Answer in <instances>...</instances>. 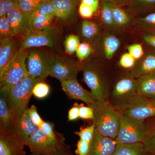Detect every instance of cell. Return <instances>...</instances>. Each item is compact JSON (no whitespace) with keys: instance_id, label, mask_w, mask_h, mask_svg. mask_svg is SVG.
<instances>
[{"instance_id":"cell-1","label":"cell","mask_w":155,"mask_h":155,"mask_svg":"<svg viewBox=\"0 0 155 155\" xmlns=\"http://www.w3.org/2000/svg\"><path fill=\"white\" fill-rule=\"evenodd\" d=\"M93 108L94 119L93 123L95 130L101 135L116 139L120 127L122 113L113 107L108 101H97L90 106Z\"/></svg>"},{"instance_id":"cell-2","label":"cell","mask_w":155,"mask_h":155,"mask_svg":"<svg viewBox=\"0 0 155 155\" xmlns=\"http://www.w3.org/2000/svg\"><path fill=\"white\" fill-rule=\"evenodd\" d=\"M83 80L97 101H108L112 86L105 71L100 64L88 61L81 66Z\"/></svg>"},{"instance_id":"cell-3","label":"cell","mask_w":155,"mask_h":155,"mask_svg":"<svg viewBox=\"0 0 155 155\" xmlns=\"http://www.w3.org/2000/svg\"><path fill=\"white\" fill-rule=\"evenodd\" d=\"M137 79L130 72L119 78L111 88L108 101L123 113L138 96L137 91Z\"/></svg>"},{"instance_id":"cell-4","label":"cell","mask_w":155,"mask_h":155,"mask_svg":"<svg viewBox=\"0 0 155 155\" xmlns=\"http://www.w3.org/2000/svg\"><path fill=\"white\" fill-rule=\"evenodd\" d=\"M44 80L28 75L11 89L8 96L9 106L14 121L28 109V102L35 84Z\"/></svg>"},{"instance_id":"cell-5","label":"cell","mask_w":155,"mask_h":155,"mask_svg":"<svg viewBox=\"0 0 155 155\" xmlns=\"http://www.w3.org/2000/svg\"><path fill=\"white\" fill-rule=\"evenodd\" d=\"M29 49H19L17 55L0 77V92L8 95L11 89L28 76L26 60Z\"/></svg>"},{"instance_id":"cell-6","label":"cell","mask_w":155,"mask_h":155,"mask_svg":"<svg viewBox=\"0 0 155 155\" xmlns=\"http://www.w3.org/2000/svg\"><path fill=\"white\" fill-rule=\"evenodd\" d=\"M147 120L133 118L122 113L120 127L116 138L117 143H143L147 137Z\"/></svg>"},{"instance_id":"cell-7","label":"cell","mask_w":155,"mask_h":155,"mask_svg":"<svg viewBox=\"0 0 155 155\" xmlns=\"http://www.w3.org/2000/svg\"><path fill=\"white\" fill-rule=\"evenodd\" d=\"M34 48L29 49L27 58L28 75L45 80L51 72L55 56L45 50Z\"/></svg>"},{"instance_id":"cell-8","label":"cell","mask_w":155,"mask_h":155,"mask_svg":"<svg viewBox=\"0 0 155 155\" xmlns=\"http://www.w3.org/2000/svg\"><path fill=\"white\" fill-rule=\"evenodd\" d=\"M59 36L58 28L52 25L38 31L30 30L20 37V48L30 49L42 47L53 48L57 45Z\"/></svg>"},{"instance_id":"cell-9","label":"cell","mask_w":155,"mask_h":155,"mask_svg":"<svg viewBox=\"0 0 155 155\" xmlns=\"http://www.w3.org/2000/svg\"><path fill=\"white\" fill-rule=\"evenodd\" d=\"M65 140L63 134L54 139L47 136L38 127L31 134L27 146L31 153L46 154L55 152L64 147L66 145Z\"/></svg>"},{"instance_id":"cell-10","label":"cell","mask_w":155,"mask_h":155,"mask_svg":"<svg viewBox=\"0 0 155 155\" xmlns=\"http://www.w3.org/2000/svg\"><path fill=\"white\" fill-rule=\"evenodd\" d=\"M81 66L75 61L63 56L56 55L54 63L50 76L60 81L77 79Z\"/></svg>"},{"instance_id":"cell-11","label":"cell","mask_w":155,"mask_h":155,"mask_svg":"<svg viewBox=\"0 0 155 155\" xmlns=\"http://www.w3.org/2000/svg\"><path fill=\"white\" fill-rule=\"evenodd\" d=\"M123 114L136 119L147 120L155 117V98L138 96Z\"/></svg>"},{"instance_id":"cell-12","label":"cell","mask_w":155,"mask_h":155,"mask_svg":"<svg viewBox=\"0 0 155 155\" xmlns=\"http://www.w3.org/2000/svg\"><path fill=\"white\" fill-rule=\"evenodd\" d=\"M28 109L15 121L12 129V133L15 137L24 146H27L31 134L38 127L31 121Z\"/></svg>"},{"instance_id":"cell-13","label":"cell","mask_w":155,"mask_h":155,"mask_svg":"<svg viewBox=\"0 0 155 155\" xmlns=\"http://www.w3.org/2000/svg\"><path fill=\"white\" fill-rule=\"evenodd\" d=\"M20 49V40L14 37L0 40V77L14 60Z\"/></svg>"},{"instance_id":"cell-14","label":"cell","mask_w":155,"mask_h":155,"mask_svg":"<svg viewBox=\"0 0 155 155\" xmlns=\"http://www.w3.org/2000/svg\"><path fill=\"white\" fill-rule=\"evenodd\" d=\"M7 17L14 37H21L30 30V14L25 13L19 8L9 11Z\"/></svg>"},{"instance_id":"cell-15","label":"cell","mask_w":155,"mask_h":155,"mask_svg":"<svg viewBox=\"0 0 155 155\" xmlns=\"http://www.w3.org/2000/svg\"><path fill=\"white\" fill-rule=\"evenodd\" d=\"M61 82L62 89L70 98L82 101L89 107L96 102L97 101L91 92L84 89L77 79L64 81Z\"/></svg>"},{"instance_id":"cell-16","label":"cell","mask_w":155,"mask_h":155,"mask_svg":"<svg viewBox=\"0 0 155 155\" xmlns=\"http://www.w3.org/2000/svg\"><path fill=\"white\" fill-rule=\"evenodd\" d=\"M117 144L116 140L101 135L95 130L87 155H114Z\"/></svg>"},{"instance_id":"cell-17","label":"cell","mask_w":155,"mask_h":155,"mask_svg":"<svg viewBox=\"0 0 155 155\" xmlns=\"http://www.w3.org/2000/svg\"><path fill=\"white\" fill-rule=\"evenodd\" d=\"M12 131L0 128V155H27Z\"/></svg>"},{"instance_id":"cell-18","label":"cell","mask_w":155,"mask_h":155,"mask_svg":"<svg viewBox=\"0 0 155 155\" xmlns=\"http://www.w3.org/2000/svg\"><path fill=\"white\" fill-rule=\"evenodd\" d=\"M130 73L137 78L143 75L155 74V53H146L136 62Z\"/></svg>"},{"instance_id":"cell-19","label":"cell","mask_w":155,"mask_h":155,"mask_svg":"<svg viewBox=\"0 0 155 155\" xmlns=\"http://www.w3.org/2000/svg\"><path fill=\"white\" fill-rule=\"evenodd\" d=\"M54 17L59 20H67L75 15L78 4L74 0H51Z\"/></svg>"},{"instance_id":"cell-20","label":"cell","mask_w":155,"mask_h":155,"mask_svg":"<svg viewBox=\"0 0 155 155\" xmlns=\"http://www.w3.org/2000/svg\"><path fill=\"white\" fill-rule=\"evenodd\" d=\"M0 93V128L12 132L15 121L9 106L8 95Z\"/></svg>"},{"instance_id":"cell-21","label":"cell","mask_w":155,"mask_h":155,"mask_svg":"<svg viewBox=\"0 0 155 155\" xmlns=\"http://www.w3.org/2000/svg\"><path fill=\"white\" fill-rule=\"evenodd\" d=\"M137 79V91L138 96L155 98V74L143 75Z\"/></svg>"},{"instance_id":"cell-22","label":"cell","mask_w":155,"mask_h":155,"mask_svg":"<svg viewBox=\"0 0 155 155\" xmlns=\"http://www.w3.org/2000/svg\"><path fill=\"white\" fill-rule=\"evenodd\" d=\"M100 22L105 28L110 30H117L111 5L110 0H101L99 10Z\"/></svg>"},{"instance_id":"cell-23","label":"cell","mask_w":155,"mask_h":155,"mask_svg":"<svg viewBox=\"0 0 155 155\" xmlns=\"http://www.w3.org/2000/svg\"><path fill=\"white\" fill-rule=\"evenodd\" d=\"M114 22L117 29L124 28L130 25L132 22V18L129 13L116 3L111 1Z\"/></svg>"},{"instance_id":"cell-24","label":"cell","mask_w":155,"mask_h":155,"mask_svg":"<svg viewBox=\"0 0 155 155\" xmlns=\"http://www.w3.org/2000/svg\"><path fill=\"white\" fill-rule=\"evenodd\" d=\"M81 33L84 38L89 42L96 43L101 36V29L96 22L85 19L81 23Z\"/></svg>"},{"instance_id":"cell-25","label":"cell","mask_w":155,"mask_h":155,"mask_svg":"<svg viewBox=\"0 0 155 155\" xmlns=\"http://www.w3.org/2000/svg\"><path fill=\"white\" fill-rule=\"evenodd\" d=\"M114 155H150L143 143H118Z\"/></svg>"},{"instance_id":"cell-26","label":"cell","mask_w":155,"mask_h":155,"mask_svg":"<svg viewBox=\"0 0 155 155\" xmlns=\"http://www.w3.org/2000/svg\"><path fill=\"white\" fill-rule=\"evenodd\" d=\"M120 45V41L114 35H107L103 40L102 50L104 55L107 60H110Z\"/></svg>"},{"instance_id":"cell-27","label":"cell","mask_w":155,"mask_h":155,"mask_svg":"<svg viewBox=\"0 0 155 155\" xmlns=\"http://www.w3.org/2000/svg\"><path fill=\"white\" fill-rule=\"evenodd\" d=\"M148 130L145 141L143 143L145 148L150 155H155V117L147 119Z\"/></svg>"},{"instance_id":"cell-28","label":"cell","mask_w":155,"mask_h":155,"mask_svg":"<svg viewBox=\"0 0 155 155\" xmlns=\"http://www.w3.org/2000/svg\"><path fill=\"white\" fill-rule=\"evenodd\" d=\"M136 14L144 13L155 7V0H131L127 6Z\"/></svg>"},{"instance_id":"cell-29","label":"cell","mask_w":155,"mask_h":155,"mask_svg":"<svg viewBox=\"0 0 155 155\" xmlns=\"http://www.w3.org/2000/svg\"><path fill=\"white\" fill-rule=\"evenodd\" d=\"M54 16L46 15L38 16L30 20V30L36 31L42 30L51 25Z\"/></svg>"},{"instance_id":"cell-30","label":"cell","mask_w":155,"mask_h":155,"mask_svg":"<svg viewBox=\"0 0 155 155\" xmlns=\"http://www.w3.org/2000/svg\"><path fill=\"white\" fill-rule=\"evenodd\" d=\"M137 23L140 29L147 33L155 34V13L139 17L137 19Z\"/></svg>"},{"instance_id":"cell-31","label":"cell","mask_w":155,"mask_h":155,"mask_svg":"<svg viewBox=\"0 0 155 155\" xmlns=\"http://www.w3.org/2000/svg\"><path fill=\"white\" fill-rule=\"evenodd\" d=\"M46 15L54 16V9L51 1L46 0L38 6L30 14V20L38 16Z\"/></svg>"},{"instance_id":"cell-32","label":"cell","mask_w":155,"mask_h":155,"mask_svg":"<svg viewBox=\"0 0 155 155\" xmlns=\"http://www.w3.org/2000/svg\"><path fill=\"white\" fill-rule=\"evenodd\" d=\"M80 44V40L78 36L74 34L69 35L66 37L64 43L65 52L69 55H72L76 52Z\"/></svg>"},{"instance_id":"cell-33","label":"cell","mask_w":155,"mask_h":155,"mask_svg":"<svg viewBox=\"0 0 155 155\" xmlns=\"http://www.w3.org/2000/svg\"><path fill=\"white\" fill-rule=\"evenodd\" d=\"M93 48L88 42H83L78 45L76 51V55L81 62L86 61L92 54Z\"/></svg>"},{"instance_id":"cell-34","label":"cell","mask_w":155,"mask_h":155,"mask_svg":"<svg viewBox=\"0 0 155 155\" xmlns=\"http://www.w3.org/2000/svg\"><path fill=\"white\" fill-rule=\"evenodd\" d=\"M14 37L7 16L0 17V40Z\"/></svg>"},{"instance_id":"cell-35","label":"cell","mask_w":155,"mask_h":155,"mask_svg":"<svg viewBox=\"0 0 155 155\" xmlns=\"http://www.w3.org/2000/svg\"><path fill=\"white\" fill-rule=\"evenodd\" d=\"M50 92L49 85L42 81L35 84L32 90V94L37 98L43 99L47 97Z\"/></svg>"},{"instance_id":"cell-36","label":"cell","mask_w":155,"mask_h":155,"mask_svg":"<svg viewBox=\"0 0 155 155\" xmlns=\"http://www.w3.org/2000/svg\"><path fill=\"white\" fill-rule=\"evenodd\" d=\"M46 0H19V8L25 13L31 14L38 6Z\"/></svg>"},{"instance_id":"cell-37","label":"cell","mask_w":155,"mask_h":155,"mask_svg":"<svg viewBox=\"0 0 155 155\" xmlns=\"http://www.w3.org/2000/svg\"><path fill=\"white\" fill-rule=\"evenodd\" d=\"M95 130V126L93 123L87 127H81L78 131H75L74 133L78 136L80 139L91 143Z\"/></svg>"},{"instance_id":"cell-38","label":"cell","mask_w":155,"mask_h":155,"mask_svg":"<svg viewBox=\"0 0 155 155\" xmlns=\"http://www.w3.org/2000/svg\"><path fill=\"white\" fill-rule=\"evenodd\" d=\"M16 8H19V0L0 1V17L7 16L9 11Z\"/></svg>"},{"instance_id":"cell-39","label":"cell","mask_w":155,"mask_h":155,"mask_svg":"<svg viewBox=\"0 0 155 155\" xmlns=\"http://www.w3.org/2000/svg\"><path fill=\"white\" fill-rule=\"evenodd\" d=\"M40 128L44 133L50 138L55 139L60 137L62 134L58 133L54 129V124L52 122H45L40 126Z\"/></svg>"},{"instance_id":"cell-40","label":"cell","mask_w":155,"mask_h":155,"mask_svg":"<svg viewBox=\"0 0 155 155\" xmlns=\"http://www.w3.org/2000/svg\"><path fill=\"white\" fill-rule=\"evenodd\" d=\"M136 60L129 53L123 54L119 60V66L123 69H132L136 64Z\"/></svg>"},{"instance_id":"cell-41","label":"cell","mask_w":155,"mask_h":155,"mask_svg":"<svg viewBox=\"0 0 155 155\" xmlns=\"http://www.w3.org/2000/svg\"><path fill=\"white\" fill-rule=\"evenodd\" d=\"M128 53L131 55L136 61L139 60L144 54L143 48L141 44H133L127 47Z\"/></svg>"},{"instance_id":"cell-42","label":"cell","mask_w":155,"mask_h":155,"mask_svg":"<svg viewBox=\"0 0 155 155\" xmlns=\"http://www.w3.org/2000/svg\"><path fill=\"white\" fill-rule=\"evenodd\" d=\"M79 117V119L84 120H93L94 119L93 109L88 106L86 107L83 104H80Z\"/></svg>"},{"instance_id":"cell-43","label":"cell","mask_w":155,"mask_h":155,"mask_svg":"<svg viewBox=\"0 0 155 155\" xmlns=\"http://www.w3.org/2000/svg\"><path fill=\"white\" fill-rule=\"evenodd\" d=\"M78 12L81 17L85 19H91L96 14L92 8L81 3H79Z\"/></svg>"},{"instance_id":"cell-44","label":"cell","mask_w":155,"mask_h":155,"mask_svg":"<svg viewBox=\"0 0 155 155\" xmlns=\"http://www.w3.org/2000/svg\"><path fill=\"white\" fill-rule=\"evenodd\" d=\"M28 114L32 122L38 127L41 125L43 122V120L39 115L35 106L31 105L28 109Z\"/></svg>"},{"instance_id":"cell-45","label":"cell","mask_w":155,"mask_h":155,"mask_svg":"<svg viewBox=\"0 0 155 155\" xmlns=\"http://www.w3.org/2000/svg\"><path fill=\"white\" fill-rule=\"evenodd\" d=\"M90 143L80 139L77 143L75 153L77 155H87L89 150Z\"/></svg>"},{"instance_id":"cell-46","label":"cell","mask_w":155,"mask_h":155,"mask_svg":"<svg viewBox=\"0 0 155 155\" xmlns=\"http://www.w3.org/2000/svg\"><path fill=\"white\" fill-rule=\"evenodd\" d=\"M79 108L80 104L75 103L72 107L69 110L68 114V121H75L79 119Z\"/></svg>"},{"instance_id":"cell-47","label":"cell","mask_w":155,"mask_h":155,"mask_svg":"<svg viewBox=\"0 0 155 155\" xmlns=\"http://www.w3.org/2000/svg\"><path fill=\"white\" fill-rule=\"evenodd\" d=\"M89 6L93 9L95 14L100 10V0H81L80 2Z\"/></svg>"},{"instance_id":"cell-48","label":"cell","mask_w":155,"mask_h":155,"mask_svg":"<svg viewBox=\"0 0 155 155\" xmlns=\"http://www.w3.org/2000/svg\"><path fill=\"white\" fill-rule=\"evenodd\" d=\"M29 155H73L70 150V148L69 146L66 144L61 150L55 152L50 153L46 154H34L31 153Z\"/></svg>"},{"instance_id":"cell-49","label":"cell","mask_w":155,"mask_h":155,"mask_svg":"<svg viewBox=\"0 0 155 155\" xmlns=\"http://www.w3.org/2000/svg\"><path fill=\"white\" fill-rule=\"evenodd\" d=\"M143 38L147 44L155 49V34H145Z\"/></svg>"},{"instance_id":"cell-50","label":"cell","mask_w":155,"mask_h":155,"mask_svg":"<svg viewBox=\"0 0 155 155\" xmlns=\"http://www.w3.org/2000/svg\"><path fill=\"white\" fill-rule=\"evenodd\" d=\"M120 6H127L131 0H111Z\"/></svg>"},{"instance_id":"cell-51","label":"cell","mask_w":155,"mask_h":155,"mask_svg":"<svg viewBox=\"0 0 155 155\" xmlns=\"http://www.w3.org/2000/svg\"><path fill=\"white\" fill-rule=\"evenodd\" d=\"M78 5H79V3L80 2L81 0H74Z\"/></svg>"},{"instance_id":"cell-52","label":"cell","mask_w":155,"mask_h":155,"mask_svg":"<svg viewBox=\"0 0 155 155\" xmlns=\"http://www.w3.org/2000/svg\"><path fill=\"white\" fill-rule=\"evenodd\" d=\"M48 1H51V0H48Z\"/></svg>"},{"instance_id":"cell-53","label":"cell","mask_w":155,"mask_h":155,"mask_svg":"<svg viewBox=\"0 0 155 155\" xmlns=\"http://www.w3.org/2000/svg\"><path fill=\"white\" fill-rule=\"evenodd\" d=\"M0 1H2V0H0Z\"/></svg>"}]
</instances>
